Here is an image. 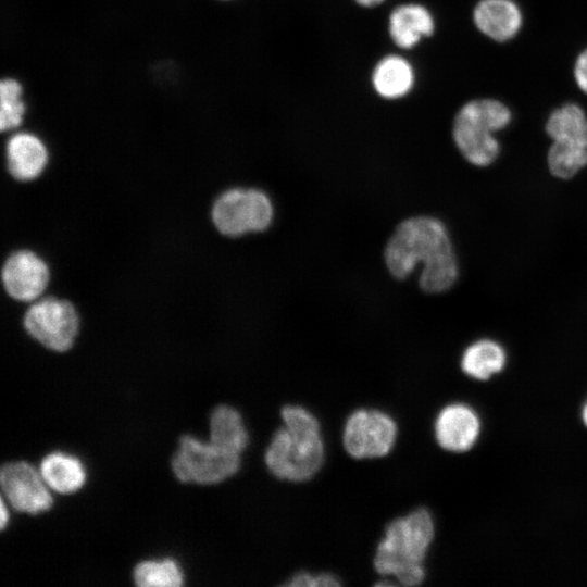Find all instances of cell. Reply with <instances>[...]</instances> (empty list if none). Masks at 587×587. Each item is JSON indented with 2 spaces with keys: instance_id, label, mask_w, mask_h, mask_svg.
Here are the masks:
<instances>
[{
  "instance_id": "7c38bea8",
  "label": "cell",
  "mask_w": 587,
  "mask_h": 587,
  "mask_svg": "<svg viewBox=\"0 0 587 587\" xmlns=\"http://www.w3.org/2000/svg\"><path fill=\"white\" fill-rule=\"evenodd\" d=\"M4 153L10 176L22 183L33 182L41 176L49 162L46 145L29 132L12 134L5 142Z\"/></svg>"
},
{
  "instance_id": "e0dca14e",
  "label": "cell",
  "mask_w": 587,
  "mask_h": 587,
  "mask_svg": "<svg viewBox=\"0 0 587 587\" xmlns=\"http://www.w3.org/2000/svg\"><path fill=\"white\" fill-rule=\"evenodd\" d=\"M372 83L376 92L383 98H401L407 95L413 86V68L411 64L400 55H386L374 67Z\"/></svg>"
},
{
  "instance_id": "4fadbf2b",
  "label": "cell",
  "mask_w": 587,
  "mask_h": 587,
  "mask_svg": "<svg viewBox=\"0 0 587 587\" xmlns=\"http://www.w3.org/2000/svg\"><path fill=\"white\" fill-rule=\"evenodd\" d=\"M473 21L485 36L504 42L520 32L523 14L513 0H480L473 11Z\"/></svg>"
},
{
  "instance_id": "5bb4252c",
  "label": "cell",
  "mask_w": 587,
  "mask_h": 587,
  "mask_svg": "<svg viewBox=\"0 0 587 587\" xmlns=\"http://www.w3.org/2000/svg\"><path fill=\"white\" fill-rule=\"evenodd\" d=\"M435 21L432 13L417 3L397 7L389 16V35L402 49H411L423 37L433 35Z\"/></svg>"
},
{
  "instance_id": "52a82bcc",
  "label": "cell",
  "mask_w": 587,
  "mask_h": 587,
  "mask_svg": "<svg viewBox=\"0 0 587 587\" xmlns=\"http://www.w3.org/2000/svg\"><path fill=\"white\" fill-rule=\"evenodd\" d=\"M240 463V454L225 451L211 441L183 436L172 459V469L180 482L209 485L235 475Z\"/></svg>"
},
{
  "instance_id": "7a4b0ae2",
  "label": "cell",
  "mask_w": 587,
  "mask_h": 587,
  "mask_svg": "<svg viewBox=\"0 0 587 587\" xmlns=\"http://www.w3.org/2000/svg\"><path fill=\"white\" fill-rule=\"evenodd\" d=\"M283 426L272 436L264 452L270 473L280 480L303 483L322 467L325 447L316 416L299 404L280 410Z\"/></svg>"
},
{
  "instance_id": "8992f818",
  "label": "cell",
  "mask_w": 587,
  "mask_h": 587,
  "mask_svg": "<svg viewBox=\"0 0 587 587\" xmlns=\"http://www.w3.org/2000/svg\"><path fill=\"white\" fill-rule=\"evenodd\" d=\"M25 332L45 348L64 352L72 348L79 332V314L75 305L54 296L41 297L23 315Z\"/></svg>"
},
{
  "instance_id": "7402d4cb",
  "label": "cell",
  "mask_w": 587,
  "mask_h": 587,
  "mask_svg": "<svg viewBox=\"0 0 587 587\" xmlns=\"http://www.w3.org/2000/svg\"><path fill=\"white\" fill-rule=\"evenodd\" d=\"M134 580L140 587H178L184 583L183 573L171 559L146 561L134 571Z\"/></svg>"
},
{
  "instance_id": "9c48e42d",
  "label": "cell",
  "mask_w": 587,
  "mask_h": 587,
  "mask_svg": "<svg viewBox=\"0 0 587 587\" xmlns=\"http://www.w3.org/2000/svg\"><path fill=\"white\" fill-rule=\"evenodd\" d=\"M50 278L51 272L47 262L28 249L12 252L1 270V280L7 295L20 302L32 303L41 298Z\"/></svg>"
},
{
  "instance_id": "44dd1931",
  "label": "cell",
  "mask_w": 587,
  "mask_h": 587,
  "mask_svg": "<svg viewBox=\"0 0 587 587\" xmlns=\"http://www.w3.org/2000/svg\"><path fill=\"white\" fill-rule=\"evenodd\" d=\"M23 87L13 77L0 80V130L5 133L21 126L26 113V103L22 98Z\"/></svg>"
},
{
  "instance_id": "ba28073f",
  "label": "cell",
  "mask_w": 587,
  "mask_h": 587,
  "mask_svg": "<svg viewBox=\"0 0 587 587\" xmlns=\"http://www.w3.org/2000/svg\"><path fill=\"white\" fill-rule=\"evenodd\" d=\"M398 435L396 421L377 409H358L349 414L342 429L347 453L358 460L382 458L390 452Z\"/></svg>"
},
{
  "instance_id": "9a60e30c",
  "label": "cell",
  "mask_w": 587,
  "mask_h": 587,
  "mask_svg": "<svg viewBox=\"0 0 587 587\" xmlns=\"http://www.w3.org/2000/svg\"><path fill=\"white\" fill-rule=\"evenodd\" d=\"M210 441L232 453L241 454L249 442V435L241 414L233 407H216L210 416Z\"/></svg>"
},
{
  "instance_id": "30bf717a",
  "label": "cell",
  "mask_w": 587,
  "mask_h": 587,
  "mask_svg": "<svg viewBox=\"0 0 587 587\" xmlns=\"http://www.w3.org/2000/svg\"><path fill=\"white\" fill-rule=\"evenodd\" d=\"M0 482L7 500L20 512L38 514L52 505V497L42 476L26 462L4 464L1 467Z\"/></svg>"
},
{
  "instance_id": "cb8c5ba5",
  "label": "cell",
  "mask_w": 587,
  "mask_h": 587,
  "mask_svg": "<svg viewBox=\"0 0 587 587\" xmlns=\"http://www.w3.org/2000/svg\"><path fill=\"white\" fill-rule=\"evenodd\" d=\"M574 78L578 88L587 95V48L582 51L575 61Z\"/></svg>"
},
{
  "instance_id": "6da1fadb",
  "label": "cell",
  "mask_w": 587,
  "mask_h": 587,
  "mask_svg": "<svg viewBox=\"0 0 587 587\" xmlns=\"http://www.w3.org/2000/svg\"><path fill=\"white\" fill-rule=\"evenodd\" d=\"M384 259L389 273L404 279L421 263L420 287L438 294L452 287L458 263L447 228L430 216H414L401 222L388 240Z\"/></svg>"
},
{
  "instance_id": "d6986e66",
  "label": "cell",
  "mask_w": 587,
  "mask_h": 587,
  "mask_svg": "<svg viewBox=\"0 0 587 587\" xmlns=\"http://www.w3.org/2000/svg\"><path fill=\"white\" fill-rule=\"evenodd\" d=\"M546 132L553 141H567L587 148V116L576 103L554 109L546 123Z\"/></svg>"
},
{
  "instance_id": "4316f807",
  "label": "cell",
  "mask_w": 587,
  "mask_h": 587,
  "mask_svg": "<svg viewBox=\"0 0 587 587\" xmlns=\"http://www.w3.org/2000/svg\"><path fill=\"white\" fill-rule=\"evenodd\" d=\"M580 417H582V422L587 427V400L585 401V403L582 407Z\"/></svg>"
},
{
  "instance_id": "484cf974",
  "label": "cell",
  "mask_w": 587,
  "mask_h": 587,
  "mask_svg": "<svg viewBox=\"0 0 587 587\" xmlns=\"http://www.w3.org/2000/svg\"><path fill=\"white\" fill-rule=\"evenodd\" d=\"M1 528H4L7 521H8V512L7 507L4 504L3 499H1Z\"/></svg>"
},
{
  "instance_id": "603a6c76",
  "label": "cell",
  "mask_w": 587,
  "mask_h": 587,
  "mask_svg": "<svg viewBox=\"0 0 587 587\" xmlns=\"http://www.w3.org/2000/svg\"><path fill=\"white\" fill-rule=\"evenodd\" d=\"M283 585L287 587H335L340 586L341 583L332 573L312 574L309 572H298Z\"/></svg>"
},
{
  "instance_id": "d4e9b609",
  "label": "cell",
  "mask_w": 587,
  "mask_h": 587,
  "mask_svg": "<svg viewBox=\"0 0 587 587\" xmlns=\"http://www.w3.org/2000/svg\"><path fill=\"white\" fill-rule=\"evenodd\" d=\"M362 7H375L384 2L385 0H354Z\"/></svg>"
},
{
  "instance_id": "277c9868",
  "label": "cell",
  "mask_w": 587,
  "mask_h": 587,
  "mask_svg": "<svg viewBox=\"0 0 587 587\" xmlns=\"http://www.w3.org/2000/svg\"><path fill=\"white\" fill-rule=\"evenodd\" d=\"M511 121V110L499 100L469 101L454 117L453 140L470 163L487 166L500 153V145L494 134L504 129Z\"/></svg>"
},
{
  "instance_id": "2e32d148",
  "label": "cell",
  "mask_w": 587,
  "mask_h": 587,
  "mask_svg": "<svg viewBox=\"0 0 587 587\" xmlns=\"http://www.w3.org/2000/svg\"><path fill=\"white\" fill-rule=\"evenodd\" d=\"M507 363L504 348L490 339L477 340L463 351L461 370L476 380H488L500 373Z\"/></svg>"
},
{
  "instance_id": "ac0fdd59",
  "label": "cell",
  "mask_w": 587,
  "mask_h": 587,
  "mask_svg": "<svg viewBox=\"0 0 587 587\" xmlns=\"http://www.w3.org/2000/svg\"><path fill=\"white\" fill-rule=\"evenodd\" d=\"M40 475L51 489L61 494L77 491L86 480L82 462L63 452L45 457L40 464Z\"/></svg>"
},
{
  "instance_id": "ffe728a7",
  "label": "cell",
  "mask_w": 587,
  "mask_h": 587,
  "mask_svg": "<svg viewBox=\"0 0 587 587\" xmlns=\"http://www.w3.org/2000/svg\"><path fill=\"white\" fill-rule=\"evenodd\" d=\"M547 161L553 176L569 179L587 165V148L567 141H553Z\"/></svg>"
},
{
  "instance_id": "3957f363",
  "label": "cell",
  "mask_w": 587,
  "mask_h": 587,
  "mask_svg": "<svg viewBox=\"0 0 587 587\" xmlns=\"http://www.w3.org/2000/svg\"><path fill=\"white\" fill-rule=\"evenodd\" d=\"M434 538L435 522L424 508L392 520L376 547L375 571L403 586L421 585L426 578L424 562Z\"/></svg>"
},
{
  "instance_id": "8fae6325",
  "label": "cell",
  "mask_w": 587,
  "mask_h": 587,
  "mask_svg": "<svg viewBox=\"0 0 587 587\" xmlns=\"http://www.w3.org/2000/svg\"><path fill=\"white\" fill-rule=\"evenodd\" d=\"M482 429L477 412L469 404L454 402L445 405L434 422L435 439L440 448L453 453L471 450Z\"/></svg>"
},
{
  "instance_id": "5b68a950",
  "label": "cell",
  "mask_w": 587,
  "mask_h": 587,
  "mask_svg": "<svg viewBox=\"0 0 587 587\" xmlns=\"http://www.w3.org/2000/svg\"><path fill=\"white\" fill-rule=\"evenodd\" d=\"M273 216L271 199L258 188L226 189L217 196L211 208L214 227L223 236L232 238L267 229Z\"/></svg>"
}]
</instances>
